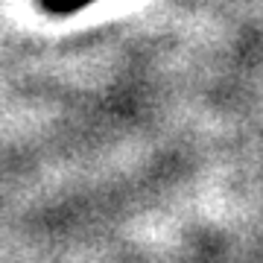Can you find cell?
<instances>
[{"label":"cell","mask_w":263,"mask_h":263,"mask_svg":"<svg viewBox=\"0 0 263 263\" xmlns=\"http://www.w3.org/2000/svg\"><path fill=\"white\" fill-rule=\"evenodd\" d=\"M88 3H94V0H41V6L53 15H67V12H76L88 6Z\"/></svg>","instance_id":"cell-1"}]
</instances>
